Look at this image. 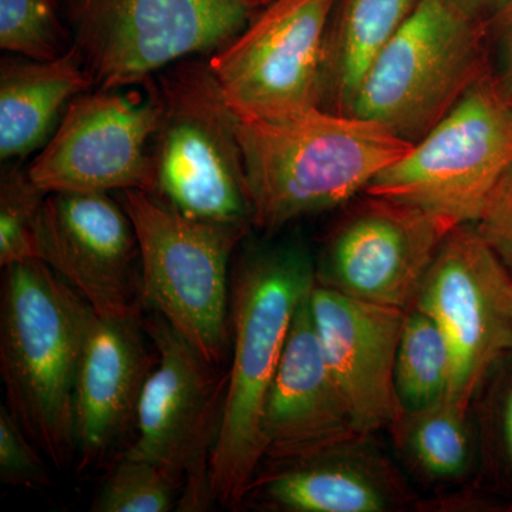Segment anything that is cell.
<instances>
[{
	"mask_svg": "<svg viewBox=\"0 0 512 512\" xmlns=\"http://www.w3.org/2000/svg\"><path fill=\"white\" fill-rule=\"evenodd\" d=\"M470 409L444 400L416 413H400L404 448L421 473L434 480H454L468 473L474 461V434Z\"/></svg>",
	"mask_w": 512,
	"mask_h": 512,
	"instance_id": "cell-22",
	"label": "cell"
},
{
	"mask_svg": "<svg viewBox=\"0 0 512 512\" xmlns=\"http://www.w3.org/2000/svg\"><path fill=\"white\" fill-rule=\"evenodd\" d=\"M161 113L151 144L153 190L195 220L252 224L237 114L207 56L156 74Z\"/></svg>",
	"mask_w": 512,
	"mask_h": 512,
	"instance_id": "cell-4",
	"label": "cell"
},
{
	"mask_svg": "<svg viewBox=\"0 0 512 512\" xmlns=\"http://www.w3.org/2000/svg\"><path fill=\"white\" fill-rule=\"evenodd\" d=\"M485 26V23H484ZM488 74L501 92L512 100V0L491 29L485 26Z\"/></svg>",
	"mask_w": 512,
	"mask_h": 512,
	"instance_id": "cell-29",
	"label": "cell"
},
{
	"mask_svg": "<svg viewBox=\"0 0 512 512\" xmlns=\"http://www.w3.org/2000/svg\"><path fill=\"white\" fill-rule=\"evenodd\" d=\"M473 225L512 278V165L488 194Z\"/></svg>",
	"mask_w": 512,
	"mask_h": 512,
	"instance_id": "cell-28",
	"label": "cell"
},
{
	"mask_svg": "<svg viewBox=\"0 0 512 512\" xmlns=\"http://www.w3.org/2000/svg\"><path fill=\"white\" fill-rule=\"evenodd\" d=\"M37 448L13 419L8 407H0V480L13 487L40 488L49 477Z\"/></svg>",
	"mask_w": 512,
	"mask_h": 512,
	"instance_id": "cell-27",
	"label": "cell"
},
{
	"mask_svg": "<svg viewBox=\"0 0 512 512\" xmlns=\"http://www.w3.org/2000/svg\"><path fill=\"white\" fill-rule=\"evenodd\" d=\"M453 2L468 15L483 20L485 13L494 5L495 0H453Z\"/></svg>",
	"mask_w": 512,
	"mask_h": 512,
	"instance_id": "cell-30",
	"label": "cell"
},
{
	"mask_svg": "<svg viewBox=\"0 0 512 512\" xmlns=\"http://www.w3.org/2000/svg\"><path fill=\"white\" fill-rule=\"evenodd\" d=\"M47 192L19 164L3 163L0 177V266L37 259L36 232Z\"/></svg>",
	"mask_w": 512,
	"mask_h": 512,
	"instance_id": "cell-24",
	"label": "cell"
},
{
	"mask_svg": "<svg viewBox=\"0 0 512 512\" xmlns=\"http://www.w3.org/2000/svg\"><path fill=\"white\" fill-rule=\"evenodd\" d=\"M352 443L282 461L266 477L269 503L292 512H383L393 507L392 487L366 458L349 454Z\"/></svg>",
	"mask_w": 512,
	"mask_h": 512,
	"instance_id": "cell-20",
	"label": "cell"
},
{
	"mask_svg": "<svg viewBox=\"0 0 512 512\" xmlns=\"http://www.w3.org/2000/svg\"><path fill=\"white\" fill-rule=\"evenodd\" d=\"M338 0H269L228 45L208 57L239 117L284 121L319 109L326 29Z\"/></svg>",
	"mask_w": 512,
	"mask_h": 512,
	"instance_id": "cell-9",
	"label": "cell"
},
{
	"mask_svg": "<svg viewBox=\"0 0 512 512\" xmlns=\"http://www.w3.org/2000/svg\"><path fill=\"white\" fill-rule=\"evenodd\" d=\"M130 87L93 89L72 101L28 167L40 190H153L151 144L161 113L156 76Z\"/></svg>",
	"mask_w": 512,
	"mask_h": 512,
	"instance_id": "cell-10",
	"label": "cell"
},
{
	"mask_svg": "<svg viewBox=\"0 0 512 512\" xmlns=\"http://www.w3.org/2000/svg\"><path fill=\"white\" fill-rule=\"evenodd\" d=\"M485 383L484 440L488 464L501 490L512 497V350L498 360Z\"/></svg>",
	"mask_w": 512,
	"mask_h": 512,
	"instance_id": "cell-26",
	"label": "cell"
},
{
	"mask_svg": "<svg viewBox=\"0 0 512 512\" xmlns=\"http://www.w3.org/2000/svg\"><path fill=\"white\" fill-rule=\"evenodd\" d=\"M148 370L150 356L136 318H104L92 311L74 387L80 468L99 464L136 419Z\"/></svg>",
	"mask_w": 512,
	"mask_h": 512,
	"instance_id": "cell-17",
	"label": "cell"
},
{
	"mask_svg": "<svg viewBox=\"0 0 512 512\" xmlns=\"http://www.w3.org/2000/svg\"><path fill=\"white\" fill-rule=\"evenodd\" d=\"M62 0H0V47L9 55L53 60L73 47Z\"/></svg>",
	"mask_w": 512,
	"mask_h": 512,
	"instance_id": "cell-23",
	"label": "cell"
},
{
	"mask_svg": "<svg viewBox=\"0 0 512 512\" xmlns=\"http://www.w3.org/2000/svg\"><path fill=\"white\" fill-rule=\"evenodd\" d=\"M414 305L439 323L450 345L447 400L471 410L498 360L512 350V278L473 224L448 232Z\"/></svg>",
	"mask_w": 512,
	"mask_h": 512,
	"instance_id": "cell-12",
	"label": "cell"
},
{
	"mask_svg": "<svg viewBox=\"0 0 512 512\" xmlns=\"http://www.w3.org/2000/svg\"><path fill=\"white\" fill-rule=\"evenodd\" d=\"M94 89L74 49L53 60L10 55L0 63V158L20 160L42 150L72 101Z\"/></svg>",
	"mask_w": 512,
	"mask_h": 512,
	"instance_id": "cell-18",
	"label": "cell"
},
{
	"mask_svg": "<svg viewBox=\"0 0 512 512\" xmlns=\"http://www.w3.org/2000/svg\"><path fill=\"white\" fill-rule=\"evenodd\" d=\"M269 0H64L94 89L137 86L228 45Z\"/></svg>",
	"mask_w": 512,
	"mask_h": 512,
	"instance_id": "cell-6",
	"label": "cell"
},
{
	"mask_svg": "<svg viewBox=\"0 0 512 512\" xmlns=\"http://www.w3.org/2000/svg\"><path fill=\"white\" fill-rule=\"evenodd\" d=\"M136 229L144 298L212 365L228 342V269L248 224L195 220L140 190L121 191Z\"/></svg>",
	"mask_w": 512,
	"mask_h": 512,
	"instance_id": "cell-7",
	"label": "cell"
},
{
	"mask_svg": "<svg viewBox=\"0 0 512 512\" xmlns=\"http://www.w3.org/2000/svg\"><path fill=\"white\" fill-rule=\"evenodd\" d=\"M488 74L483 20L453 0H419L370 67L352 116L416 144Z\"/></svg>",
	"mask_w": 512,
	"mask_h": 512,
	"instance_id": "cell-5",
	"label": "cell"
},
{
	"mask_svg": "<svg viewBox=\"0 0 512 512\" xmlns=\"http://www.w3.org/2000/svg\"><path fill=\"white\" fill-rule=\"evenodd\" d=\"M419 0H338L323 45L319 109L352 116L370 67Z\"/></svg>",
	"mask_w": 512,
	"mask_h": 512,
	"instance_id": "cell-19",
	"label": "cell"
},
{
	"mask_svg": "<svg viewBox=\"0 0 512 512\" xmlns=\"http://www.w3.org/2000/svg\"><path fill=\"white\" fill-rule=\"evenodd\" d=\"M311 308L320 345L362 436L400 414L394 365L404 309L360 301L316 284Z\"/></svg>",
	"mask_w": 512,
	"mask_h": 512,
	"instance_id": "cell-15",
	"label": "cell"
},
{
	"mask_svg": "<svg viewBox=\"0 0 512 512\" xmlns=\"http://www.w3.org/2000/svg\"><path fill=\"white\" fill-rule=\"evenodd\" d=\"M318 284L301 245H278L239 265L232 292L234 359L227 376L220 426L211 451V500L235 507L244 500L266 456L262 420L296 309Z\"/></svg>",
	"mask_w": 512,
	"mask_h": 512,
	"instance_id": "cell-2",
	"label": "cell"
},
{
	"mask_svg": "<svg viewBox=\"0 0 512 512\" xmlns=\"http://www.w3.org/2000/svg\"><path fill=\"white\" fill-rule=\"evenodd\" d=\"M451 229L413 205L363 192L326 238L318 284L407 311Z\"/></svg>",
	"mask_w": 512,
	"mask_h": 512,
	"instance_id": "cell-13",
	"label": "cell"
},
{
	"mask_svg": "<svg viewBox=\"0 0 512 512\" xmlns=\"http://www.w3.org/2000/svg\"><path fill=\"white\" fill-rule=\"evenodd\" d=\"M158 365L147 377L137 407L136 443L126 456L151 461L181 483L180 510L198 511L211 500V451L220 426L227 377L161 316L148 323Z\"/></svg>",
	"mask_w": 512,
	"mask_h": 512,
	"instance_id": "cell-11",
	"label": "cell"
},
{
	"mask_svg": "<svg viewBox=\"0 0 512 512\" xmlns=\"http://www.w3.org/2000/svg\"><path fill=\"white\" fill-rule=\"evenodd\" d=\"M180 483L165 468L124 454L101 487L94 512H167Z\"/></svg>",
	"mask_w": 512,
	"mask_h": 512,
	"instance_id": "cell-25",
	"label": "cell"
},
{
	"mask_svg": "<svg viewBox=\"0 0 512 512\" xmlns=\"http://www.w3.org/2000/svg\"><path fill=\"white\" fill-rule=\"evenodd\" d=\"M0 376L6 407L57 468L76 450L74 387L93 309L40 259L6 266Z\"/></svg>",
	"mask_w": 512,
	"mask_h": 512,
	"instance_id": "cell-3",
	"label": "cell"
},
{
	"mask_svg": "<svg viewBox=\"0 0 512 512\" xmlns=\"http://www.w3.org/2000/svg\"><path fill=\"white\" fill-rule=\"evenodd\" d=\"M251 222L274 231L359 197L414 144L375 120L313 109L284 121L237 116Z\"/></svg>",
	"mask_w": 512,
	"mask_h": 512,
	"instance_id": "cell-1",
	"label": "cell"
},
{
	"mask_svg": "<svg viewBox=\"0 0 512 512\" xmlns=\"http://www.w3.org/2000/svg\"><path fill=\"white\" fill-rule=\"evenodd\" d=\"M511 165L512 100L485 74L365 192L413 205L456 228L477 221Z\"/></svg>",
	"mask_w": 512,
	"mask_h": 512,
	"instance_id": "cell-8",
	"label": "cell"
},
{
	"mask_svg": "<svg viewBox=\"0 0 512 512\" xmlns=\"http://www.w3.org/2000/svg\"><path fill=\"white\" fill-rule=\"evenodd\" d=\"M311 293L293 316L265 404V457L279 461L311 456L363 437L320 345Z\"/></svg>",
	"mask_w": 512,
	"mask_h": 512,
	"instance_id": "cell-16",
	"label": "cell"
},
{
	"mask_svg": "<svg viewBox=\"0 0 512 512\" xmlns=\"http://www.w3.org/2000/svg\"><path fill=\"white\" fill-rule=\"evenodd\" d=\"M36 256L104 318H136L140 248L133 222L107 192L47 194Z\"/></svg>",
	"mask_w": 512,
	"mask_h": 512,
	"instance_id": "cell-14",
	"label": "cell"
},
{
	"mask_svg": "<svg viewBox=\"0 0 512 512\" xmlns=\"http://www.w3.org/2000/svg\"><path fill=\"white\" fill-rule=\"evenodd\" d=\"M453 384V355L446 336L429 313L417 305L404 316L394 387L400 413L430 409L448 399Z\"/></svg>",
	"mask_w": 512,
	"mask_h": 512,
	"instance_id": "cell-21",
	"label": "cell"
}]
</instances>
